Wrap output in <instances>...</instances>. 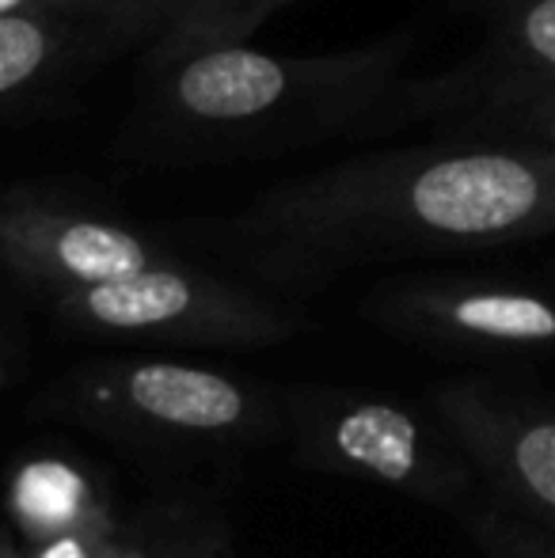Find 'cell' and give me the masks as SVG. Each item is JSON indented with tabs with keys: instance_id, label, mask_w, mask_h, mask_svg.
Segmentation results:
<instances>
[{
	"instance_id": "1",
	"label": "cell",
	"mask_w": 555,
	"mask_h": 558,
	"mask_svg": "<svg viewBox=\"0 0 555 558\" xmlns=\"http://www.w3.org/2000/svg\"><path fill=\"white\" fill-rule=\"evenodd\" d=\"M396 214L453 243H506L555 228V153L475 148L422 163L396 186Z\"/></svg>"
},
{
	"instance_id": "2",
	"label": "cell",
	"mask_w": 555,
	"mask_h": 558,
	"mask_svg": "<svg viewBox=\"0 0 555 558\" xmlns=\"http://www.w3.org/2000/svg\"><path fill=\"white\" fill-rule=\"evenodd\" d=\"M442 411L498 494L555 536V407L468 384L445 391Z\"/></svg>"
},
{
	"instance_id": "3",
	"label": "cell",
	"mask_w": 555,
	"mask_h": 558,
	"mask_svg": "<svg viewBox=\"0 0 555 558\" xmlns=\"http://www.w3.org/2000/svg\"><path fill=\"white\" fill-rule=\"evenodd\" d=\"M69 312L107 331H244L248 319L267 324L252 308L229 301L217 289L198 286L176 270H137L130 278L81 286L69 293Z\"/></svg>"
},
{
	"instance_id": "4",
	"label": "cell",
	"mask_w": 555,
	"mask_h": 558,
	"mask_svg": "<svg viewBox=\"0 0 555 558\" xmlns=\"http://www.w3.org/2000/svg\"><path fill=\"white\" fill-rule=\"evenodd\" d=\"M0 247L27 270L58 278L73 289L130 278L153 266V251L126 228L38 209L0 217Z\"/></svg>"
},
{
	"instance_id": "5",
	"label": "cell",
	"mask_w": 555,
	"mask_h": 558,
	"mask_svg": "<svg viewBox=\"0 0 555 558\" xmlns=\"http://www.w3.org/2000/svg\"><path fill=\"white\" fill-rule=\"evenodd\" d=\"M289 92V69L248 46L198 53L176 76V99L186 114L206 122H244L278 107Z\"/></svg>"
},
{
	"instance_id": "6",
	"label": "cell",
	"mask_w": 555,
	"mask_h": 558,
	"mask_svg": "<svg viewBox=\"0 0 555 558\" xmlns=\"http://www.w3.org/2000/svg\"><path fill=\"white\" fill-rule=\"evenodd\" d=\"M419 316L437 331L506 350L555 345V301L526 289H457L419 301Z\"/></svg>"
},
{
	"instance_id": "7",
	"label": "cell",
	"mask_w": 555,
	"mask_h": 558,
	"mask_svg": "<svg viewBox=\"0 0 555 558\" xmlns=\"http://www.w3.org/2000/svg\"><path fill=\"white\" fill-rule=\"evenodd\" d=\"M331 448L381 483L437 486V490L445 483L419 422L393 403H358L339 414V422L331 426Z\"/></svg>"
},
{
	"instance_id": "8",
	"label": "cell",
	"mask_w": 555,
	"mask_h": 558,
	"mask_svg": "<svg viewBox=\"0 0 555 558\" xmlns=\"http://www.w3.org/2000/svg\"><path fill=\"white\" fill-rule=\"evenodd\" d=\"M122 391L137 414L176 429H229L248 411L244 391L229 376L164 361L130 368Z\"/></svg>"
},
{
	"instance_id": "9",
	"label": "cell",
	"mask_w": 555,
	"mask_h": 558,
	"mask_svg": "<svg viewBox=\"0 0 555 558\" xmlns=\"http://www.w3.org/2000/svg\"><path fill=\"white\" fill-rule=\"evenodd\" d=\"M92 513V486L65 460H31L12 478V517L27 539L43 544L50 536L73 529H88Z\"/></svg>"
},
{
	"instance_id": "10",
	"label": "cell",
	"mask_w": 555,
	"mask_h": 558,
	"mask_svg": "<svg viewBox=\"0 0 555 558\" xmlns=\"http://www.w3.org/2000/svg\"><path fill=\"white\" fill-rule=\"evenodd\" d=\"M53 35L46 23L31 20L23 12L0 15V96H8L12 88L27 84L31 76L43 73V65L50 61Z\"/></svg>"
},
{
	"instance_id": "11",
	"label": "cell",
	"mask_w": 555,
	"mask_h": 558,
	"mask_svg": "<svg viewBox=\"0 0 555 558\" xmlns=\"http://www.w3.org/2000/svg\"><path fill=\"white\" fill-rule=\"evenodd\" d=\"M480 539L491 558H555V536L526 517L495 513L480 524Z\"/></svg>"
},
{
	"instance_id": "12",
	"label": "cell",
	"mask_w": 555,
	"mask_h": 558,
	"mask_svg": "<svg viewBox=\"0 0 555 558\" xmlns=\"http://www.w3.org/2000/svg\"><path fill=\"white\" fill-rule=\"evenodd\" d=\"M518 43L544 73L555 76V0H533L518 15Z\"/></svg>"
},
{
	"instance_id": "13",
	"label": "cell",
	"mask_w": 555,
	"mask_h": 558,
	"mask_svg": "<svg viewBox=\"0 0 555 558\" xmlns=\"http://www.w3.org/2000/svg\"><path fill=\"white\" fill-rule=\"evenodd\" d=\"M107 551L99 547V536L92 529H73L50 536L35 547V558H104Z\"/></svg>"
},
{
	"instance_id": "14",
	"label": "cell",
	"mask_w": 555,
	"mask_h": 558,
	"mask_svg": "<svg viewBox=\"0 0 555 558\" xmlns=\"http://www.w3.org/2000/svg\"><path fill=\"white\" fill-rule=\"evenodd\" d=\"M31 4H53V0H0V15L23 12V8H31Z\"/></svg>"
},
{
	"instance_id": "15",
	"label": "cell",
	"mask_w": 555,
	"mask_h": 558,
	"mask_svg": "<svg viewBox=\"0 0 555 558\" xmlns=\"http://www.w3.org/2000/svg\"><path fill=\"white\" fill-rule=\"evenodd\" d=\"M544 130H548L552 141H555V104H548V114H544Z\"/></svg>"
},
{
	"instance_id": "16",
	"label": "cell",
	"mask_w": 555,
	"mask_h": 558,
	"mask_svg": "<svg viewBox=\"0 0 555 558\" xmlns=\"http://www.w3.org/2000/svg\"><path fill=\"white\" fill-rule=\"evenodd\" d=\"M104 558H141V555H134V551H107Z\"/></svg>"
},
{
	"instance_id": "17",
	"label": "cell",
	"mask_w": 555,
	"mask_h": 558,
	"mask_svg": "<svg viewBox=\"0 0 555 558\" xmlns=\"http://www.w3.org/2000/svg\"><path fill=\"white\" fill-rule=\"evenodd\" d=\"M0 558H15L12 551H4V547H0Z\"/></svg>"
},
{
	"instance_id": "18",
	"label": "cell",
	"mask_w": 555,
	"mask_h": 558,
	"mask_svg": "<svg viewBox=\"0 0 555 558\" xmlns=\"http://www.w3.org/2000/svg\"><path fill=\"white\" fill-rule=\"evenodd\" d=\"M0 388H4V368H0Z\"/></svg>"
},
{
	"instance_id": "19",
	"label": "cell",
	"mask_w": 555,
	"mask_h": 558,
	"mask_svg": "<svg viewBox=\"0 0 555 558\" xmlns=\"http://www.w3.org/2000/svg\"><path fill=\"white\" fill-rule=\"evenodd\" d=\"M552 104H555V99H552Z\"/></svg>"
}]
</instances>
